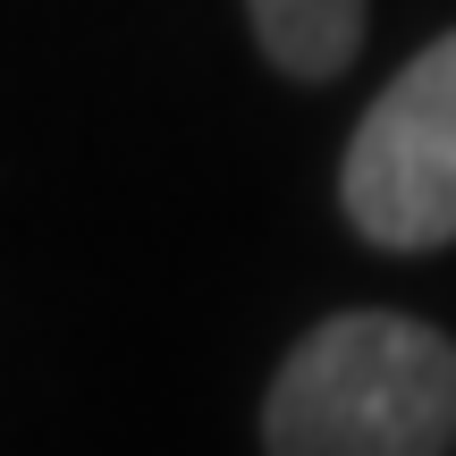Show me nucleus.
<instances>
[{
	"instance_id": "obj_2",
	"label": "nucleus",
	"mask_w": 456,
	"mask_h": 456,
	"mask_svg": "<svg viewBox=\"0 0 456 456\" xmlns=\"http://www.w3.org/2000/svg\"><path fill=\"white\" fill-rule=\"evenodd\" d=\"M338 203L380 254L456 245V26L431 51H414L346 135Z\"/></svg>"
},
{
	"instance_id": "obj_1",
	"label": "nucleus",
	"mask_w": 456,
	"mask_h": 456,
	"mask_svg": "<svg viewBox=\"0 0 456 456\" xmlns=\"http://www.w3.org/2000/svg\"><path fill=\"white\" fill-rule=\"evenodd\" d=\"M262 456H456V338L414 313H330L271 372Z\"/></svg>"
},
{
	"instance_id": "obj_3",
	"label": "nucleus",
	"mask_w": 456,
	"mask_h": 456,
	"mask_svg": "<svg viewBox=\"0 0 456 456\" xmlns=\"http://www.w3.org/2000/svg\"><path fill=\"white\" fill-rule=\"evenodd\" d=\"M245 17H254L262 60L296 85L338 77L363 51V0H245Z\"/></svg>"
}]
</instances>
